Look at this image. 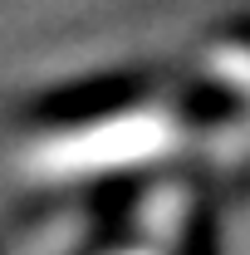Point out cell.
Instances as JSON below:
<instances>
[{"label": "cell", "instance_id": "6da1fadb", "mask_svg": "<svg viewBox=\"0 0 250 255\" xmlns=\"http://www.w3.org/2000/svg\"><path fill=\"white\" fill-rule=\"evenodd\" d=\"M142 79H89V84H69L59 94L39 98L34 103V118L39 123H98V118H113V113H127L137 98H142Z\"/></svg>", "mask_w": 250, "mask_h": 255}, {"label": "cell", "instance_id": "7a4b0ae2", "mask_svg": "<svg viewBox=\"0 0 250 255\" xmlns=\"http://www.w3.org/2000/svg\"><path fill=\"white\" fill-rule=\"evenodd\" d=\"M177 255H216V231H211V216H201V221H191L187 241H182V251Z\"/></svg>", "mask_w": 250, "mask_h": 255}, {"label": "cell", "instance_id": "3957f363", "mask_svg": "<svg viewBox=\"0 0 250 255\" xmlns=\"http://www.w3.org/2000/svg\"><path fill=\"white\" fill-rule=\"evenodd\" d=\"M241 39H250V25H241Z\"/></svg>", "mask_w": 250, "mask_h": 255}]
</instances>
